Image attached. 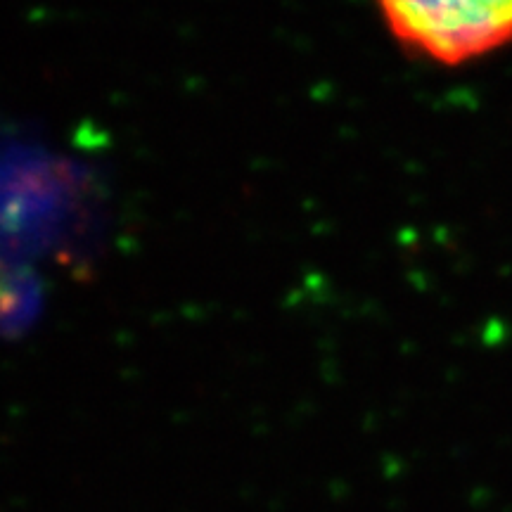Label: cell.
I'll return each mask as SVG.
<instances>
[{
  "label": "cell",
  "instance_id": "1",
  "mask_svg": "<svg viewBox=\"0 0 512 512\" xmlns=\"http://www.w3.org/2000/svg\"><path fill=\"white\" fill-rule=\"evenodd\" d=\"M389 34L446 69L512 46V0H375Z\"/></svg>",
  "mask_w": 512,
  "mask_h": 512
}]
</instances>
